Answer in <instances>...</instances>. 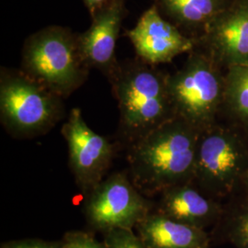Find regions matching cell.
Here are the masks:
<instances>
[{"label": "cell", "instance_id": "obj_18", "mask_svg": "<svg viewBox=\"0 0 248 248\" xmlns=\"http://www.w3.org/2000/svg\"><path fill=\"white\" fill-rule=\"evenodd\" d=\"M60 248H106L105 244L99 243L86 232H71L66 235Z\"/></svg>", "mask_w": 248, "mask_h": 248}, {"label": "cell", "instance_id": "obj_17", "mask_svg": "<svg viewBox=\"0 0 248 248\" xmlns=\"http://www.w3.org/2000/svg\"><path fill=\"white\" fill-rule=\"evenodd\" d=\"M106 248H148L134 234L133 229H115L107 232Z\"/></svg>", "mask_w": 248, "mask_h": 248}, {"label": "cell", "instance_id": "obj_15", "mask_svg": "<svg viewBox=\"0 0 248 248\" xmlns=\"http://www.w3.org/2000/svg\"><path fill=\"white\" fill-rule=\"evenodd\" d=\"M222 235L235 248H248V193L224 207L222 218ZM217 224V225H218Z\"/></svg>", "mask_w": 248, "mask_h": 248}, {"label": "cell", "instance_id": "obj_1", "mask_svg": "<svg viewBox=\"0 0 248 248\" xmlns=\"http://www.w3.org/2000/svg\"><path fill=\"white\" fill-rule=\"evenodd\" d=\"M177 116L132 144L129 153L132 181L142 192H162L193 182L201 134Z\"/></svg>", "mask_w": 248, "mask_h": 248}, {"label": "cell", "instance_id": "obj_20", "mask_svg": "<svg viewBox=\"0 0 248 248\" xmlns=\"http://www.w3.org/2000/svg\"><path fill=\"white\" fill-rule=\"evenodd\" d=\"M108 0H83L84 5L86 6V8L89 10L90 16L92 17L98 9H101Z\"/></svg>", "mask_w": 248, "mask_h": 248}, {"label": "cell", "instance_id": "obj_5", "mask_svg": "<svg viewBox=\"0 0 248 248\" xmlns=\"http://www.w3.org/2000/svg\"><path fill=\"white\" fill-rule=\"evenodd\" d=\"M248 167V145L238 134L212 127L202 133L193 182L205 194L216 200L232 196Z\"/></svg>", "mask_w": 248, "mask_h": 248}, {"label": "cell", "instance_id": "obj_7", "mask_svg": "<svg viewBox=\"0 0 248 248\" xmlns=\"http://www.w3.org/2000/svg\"><path fill=\"white\" fill-rule=\"evenodd\" d=\"M140 190L124 173H116L92 189L87 206L91 224L99 230L133 229L147 214Z\"/></svg>", "mask_w": 248, "mask_h": 248}, {"label": "cell", "instance_id": "obj_12", "mask_svg": "<svg viewBox=\"0 0 248 248\" xmlns=\"http://www.w3.org/2000/svg\"><path fill=\"white\" fill-rule=\"evenodd\" d=\"M213 51L230 66L248 64V1L220 12L206 28Z\"/></svg>", "mask_w": 248, "mask_h": 248}, {"label": "cell", "instance_id": "obj_10", "mask_svg": "<svg viewBox=\"0 0 248 248\" xmlns=\"http://www.w3.org/2000/svg\"><path fill=\"white\" fill-rule=\"evenodd\" d=\"M126 36L131 40L137 57L151 64L171 62L194 45L191 39L162 17L155 5L142 13Z\"/></svg>", "mask_w": 248, "mask_h": 248}, {"label": "cell", "instance_id": "obj_16", "mask_svg": "<svg viewBox=\"0 0 248 248\" xmlns=\"http://www.w3.org/2000/svg\"><path fill=\"white\" fill-rule=\"evenodd\" d=\"M225 94L232 109L248 124V64L230 66Z\"/></svg>", "mask_w": 248, "mask_h": 248}, {"label": "cell", "instance_id": "obj_8", "mask_svg": "<svg viewBox=\"0 0 248 248\" xmlns=\"http://www.w3.org/2000/svg\"><path fill=\"white\" fill-rule=\"evenodd\" d=\"M62 134L67 142L69 165L77 183L84 190L94 189L111 164L113 145L89 127L78 108L72 109Z\"/></svg>", "mask_w": 248, "mask_h": 248}, {"label": "cell", "instance_id": "obj_21", "mask_svg": "<svg viewBox=\"0 0 248 248\" xmlns=\"http://www.w3.org/2000/svg\"><path fill=\"white\" fill-rule=\"evenodd\" d=\"M242 185H243L244 187H245V189H246V192L248 193V169H247V170H246V173H245V175H244V177H243Z\"/></svg>", "mask_w": 248, "mask_h": 248}, {"label": "cell", "instance_id": "obj_4", "mask_svg": "<svg viewBox=\"0 0 248 248\" xmlns=\"http://www.w3.org/2000/svg\"><path fill=\"white\" fill-rule=\"evenodd\" d=\"M63 98L21 70L1 68L0 119L9 133L34 137L65 115Z\"/></svg>", "mask_w": 248, "mask_h": 248}, {"label": "cell", "instance_id": "obj_6", "mask_svg": "<svg viewBox=\"0 0 248 248\" xmlns=\"http://www.w3.org/2000/svg\"><path fill=\"white\" fill-rule=\"evenodd\" d=\"M168 89L175 116L201 132L212 127L223 89L209 58L193 54L182 69L168 77Z\"/></svg>", "mask_w": 248, "mask_h": 248}, {"label": "cell", "instance_id": "obj_2", "mask_svg": "<svg viewBox=\"0 0 248 248\" xmlns=\"http://www.w3.org/2000/svg\"><path fill=\"white\" fill-rule=\"evenodd\" d=\"M140 58L120 62L108 78L118 102L121 130L132 142L175 117L168 77Z\"/></svg>", "mask_w": 248, "mask_h": 248}, {"label": "cell", "instance_id": "obj_13", "mask_svg": "<svg viewBox=\"0 0 248 248\" xmlns=\"http://www.w3.org/2000/svg\"><path fill=\"white\" fill-rule=\"evenodd\" d=\"M148 248H211L206 231L178 222L162 213H148L135 226Z\"/></svg>", "mask_w": 248, "mask_h": 248}, {"label": "cell", "instance_id": "obj_14", "mask_svg": "<svg viewBox=\"0 0 248 248\" xmlns=\"http://www.w3.org/2000/svg\"><path fill=\"white\" fill-rule=\"evenodd\" d=\"M156 8L185 27H205L221 12L220 0H155Z\"/></svg>", "mask_w": 248, "mask_h": 248}, {"label": "cell", "instance_id": "obj_3", "mask_svg": "<svg viewBox=\"0 0 248 248\" xmlns=\"http://www.w3.org/2000/svg\"><path fill=\"white\" fill-rule=\"evenodd\" d=\"M89 70L80 52L78 34L68 28L45 27L24 43L21 71L62 98L84 85Z\"/></svg>", "mask_w": 248, "mask_h": 248}, {"label": "cell", "instance_id": "obj_9", "mask_svg": "<svg viewBox=\"0 0 248 248\" xmlns=\"http://www.w3.org/2000/svg\"><path fill=\"white\" fill-rule=\"evenodd\" d=\"M125 0H108L91 17L89 29L78 35L80 52L89 68H96L108 78L120 62L116 57V44L124 18Z\"/></svg>", "mask_w": 248, "mask_h": 248}, {"label": "cell", "instance_id": "obj_19", "mask_svg": "<svg viewBox=\"0 0 248 248\" xmlns=\"http://www.w3.org/2000/svg\"><path fill=\"white\" fill-rule=\"evenodd\" d=\"M59 244L45 242L43 240H22L9 244L6 248H60Z\"/></svg>", "mask_w": 248, "mask_h": 248}, {"label": "cell", "instance_id": "obj_11", "mask_svg": "<svg viewBox=\"0 0 248 248\" xmlns=\"http://www.w3.org/2000/svg\"><path fill=\"white\" fill-rule=\"evenodd\" d=\"M161 195L158 213L203 230L217 225L224 211L219 200L205 194L192 182L171 186Z\"/></svg>", "mask_w": 248, "mask_h": 248}]
</instances>
